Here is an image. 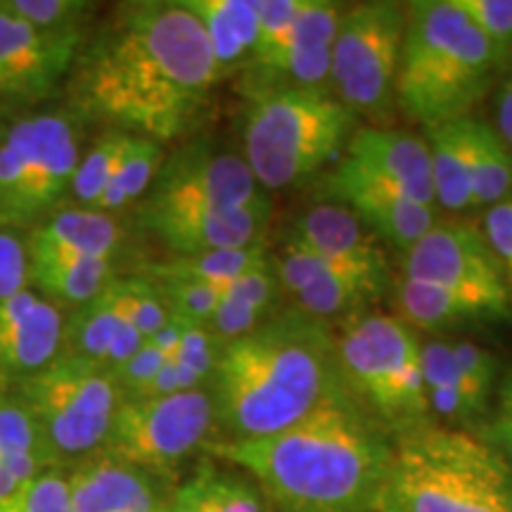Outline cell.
Returning <instances> with one entry per match:
<instances>
[{"instance_id":"44dd1931","label":"cell","mask_w":512,"mask_h":512,"mask_svg":"<svg viewBox=\"0 0 512 512\" xmlns=\"http://www.w3.org/2000/svg\"><path fill=\"white\" fill-rule=\"evenodd\" d=\"M268 219L271 202L268 197H261L238 209L171 216L147 223L145 228L169 249V254H200L261 245Z\"/></svg>"},{"instance_id":"484cf974","label":"cell","mask_w":512,"mask_h":512,"mask_svg":"<svg viewBox=\"0 0 512 512\" xmlns=\"http://www.w3.org/2000/svg\"><path fill=\"white\" fill-rule=\"evenodd\" d=\"M465 145L472 178V204L494 207L512 195V147L494 126L465 117Z\"/></svg>"},{"instance_id":"8992f818","label":"cell","mask_w":512,"mask_h":512,"mask_svg":"<svg viewBox=\"0 0 512 512\" xmlns=\"http://www.w3.org/2000/svg\"><path fill=\"white\" fill-rule=\"evenodd\" d=\"M356 117L330 91L271 86L249 100L242 159L261 190L309 181L347 150Z\"/></svg>"},{"instance_id":"e0dca14e","label":"cell","mask_w":512,"mask_h":512,"mask_svg":"<svg viewBox=\"0 0 512 512\" xmlns=\"http://www.w3.org/2000/svg\"><path fill=\"white\" fill-rule=\"evenodd\" d=\"M64 316L34 290L0 299V389L8 394L60 356Z\"/></svg>"},{"instance_id":"7dc6e473","label":"cell","mask_w":512,"mask_h":512,"mask_svg":"<svg viewBox=\"0 0 512 512\" xmlns=\"http://www.w3.org/2000/svg\"><path fill=\"white\" fill-rule=\"evenodd\" d=\"M486 441L496 448L512 467V370L498 384V408L491 420Z\"/></svg>"},{"instance_id":"74e56055","label":"cell","mask_w":512,"mask_h":512,"mask_svg":"<svg viewBox=\"0 0 512 512\" xmlns=\"http://www.w3.org/2000/svg\"><path fill=\"white\" fill-rule=\"evenodd\" d=\"M150 283H155L169 316L183 320V323L207 325L209 328L211 318L219 309L221 287L188 283V280H150Z\"/></svg>"},{"instance_id":"cb8c5ba5","label":"cell","mask_w":512,"mask_h":512,"mask_svg":"<svg viewBox=\"0 0 512 512\" xmlns=\"http://www.w3.org/2000/svg\"><path fill=\"white\" fill-rule=\"evenodd\" d=\"M29 290L50 304L81 306L112 283V261L67 259V256H27Z\"/></svg>"},{"instance_id":"4dcf8cb0","label":"cell","mask_w":512,"mask_h":512,"mask_svg":"<svg viewBox=\"0 0 512 512\" xmlns=\"http://www.w3.org/2000/svg\"><path fill=\"white\" fill-rule=\"evenodd\" d=\"M396 304H399L401 313L399 318L413 330L439 332L453 328V325L482 320L470 304L453 292L413 278H403L396 285Z\"/></svg>"},{"instance_id":"8fae6325","label":"cell","mask_w":512,"mask_h":512,"mask_svg":"<svg viewBox=\"0 0 512 512\" xmlns=\"http://www.w3.org/2000/svg\"><path fill=\"white\" fill-rule=\"evenodd\" d=\"M403 278L453 292L482 318H501L510 306V285L484 233L470 223L437 221L403 252Z\"/></svg>"},{"instance_id":"f1b7e54d","label":"cell","mask_w":512,"mask_h":512,"mask_svg":"<svg viewBox=\"0 0 512 512\" xmlns=\"http://www.w3.org/2000/svg\"><path fill=\"white\" fill-rule=\"evenodd\" d=\"M271 256L264 245L240 249H214L200 254H169V259L152 264L143 273L150 280H188V283H207L223 287L252 268L266 264Z\"/></svg>"},{"instance_id":"7bdbcfd3","label":"cell","mask_w":512,"mask_h":512,"mask_svg":"<svg viewBox=\"0 0 512 512\" xmlns=\"http://www.w3.org/2000/svg\"><path fill=\"white\" fill-rule=\"evenodd\" d=\"M302 5L304 0H259V41L252 64L264 60L283 43Z\"/></svg>"},{"instance_id":"d4e9b609","label":"cell","mask_w":512,"mask_h":512,"mask_svg":"<svg viewBox=\"0 0 512 512\" xmlns=\"http://www.w3.org/2000/svg\"><path fill=\"white\" fill-rule=\"evenodd\" d=\"M50 470L29 413L12 394H0V501Z\"/></svg>"},{"instance_id":"ee69618b","label":"cell","mask_w":512,"mask_h":512,"mask_svg":"<svg viewBox=\"0 0 512 512\" xmlns=\"http://www.w3.org/2000/svg\"><path fill=\"white\" fill-rule=\"evenodd\" d=\"M166 361H169V358L145 339V344L138 349V354H133L124 366L112 373L114 382H117L121 392V399H136V396L143 394V389L155 380Z\"/></svg>"},{"instance_id":"5bb4252c","label":"cell","mask_w":512,"mask_h":512,"mask_svg":"<svg viewBox=\"0 0 512 512\" xmlns=\"http://www.w3.org/2000/svg\"><path fill=\"white\" fill-rule=\"evenodd\" d=\"M86 31L36 29L0 10V100H46L64 86Z\"/></svg>"},{"instance_id":"d6a6232c","label":"cell","mask_w":512,"mask_h":512,"mask_svg":"<svg viewBox=\"0 0 512 512\" xmlns=\"http://www.w3.org/2000/svg\"><path fill=\"white\" fill-rule=\"evenodd\" d=\"M131 140H133L131 133L112 131L110 128V131L95 140L91 150L81 157L79 166H76L72 190H69V195L79 202V207L83 209L98 207L102 192L107 190V185L112 183V178L117 176L121 162H124Z\"/></svg>"},{"instance_id":"ffe728a7","label":"cell","mask_w":512,"mask_h":512,"mask_svg":"<svg viewBox=\"0 0 512 512\" xmlns=\"http://www.w3.org/2000/svg\"><path fill=\"white\" fill-rule=\"evenodd\" d=\"M67 486L72 512H169L155 477L102 453L74 465Z\"/></svg>"},{"instance_id":"4316f807","label":"cell","mask_w":512,"mask_h":512,"mask_svg":"<svg viewBox=\"0 0 512 512\" xmlns=\"http://www.w3.org/2000/svg\"><path fill=\"white\" fill-rule=\"evenodd\" d=\"M430 147L434 202L448 211L472 209V178L465 145V117L425 128Z\"/></svg>"},{"instance_id":"7402d4cb","label":"cell","mask_w":512,"mask_h":512,"mask_svg":"<svg viewBox=\"0 0 512 512\" xmlns=\"http://www.w3.org/2000/svg\"><path fill=\"white\" fill-rule=\"evenodd\" d=\"M121 242V228L112 214L69 207L50 214L31 228L24 240L27 256H67V259L112 261Z\"/></svg>"},{"instance_id":"8d00e7d4","label":"cell","mask_w":512,"mask_h":512,"mask_svg":"<svg viewBox=\"0 0 512 512\" xmlns=\"http://www.w3.org/2000/svg\"><path fill=\"white\" fill-rule=\"evenodd\" d=\"M93 8L81 0H0V10L46 31H86Z\"/></svg>"},{"instance_id":"ba28073f","label":"cell","mask_w":512,"mask_h":512,"mask_svg":"<svg viewBox=\"0 0 512 512\" xmlns=\"http://www.w3.org/2000/svg\"><path fill=\"white\" fill-rule=\"evenodd\" d=\"M337 337V358L349 394L396 434L430 422L422 342L399 316H361Z\"/></svg>"},{"instance_id":"f6af8a7d","label":"cell","mask_w":512,"mask_h":512,"mask_svg":"<svg viewBox=\"0 0 512 512\" xmlns=\"http://www.w3.org/2000/svg\"><path fill=\"white\" fill-rule=\"evenodd\" d=\"M484 238L489 242L491 252L496 254V259L501 261L505 275H508L512 297V195L508 200L486 209Z\"/></svg>"},{"instance_id":"e575fe53","label":"cell","mask_w":512,"mask_h":512,"mask_svg":"<svg viewBox=\"0 0 512 512\" xmlns=\"http://www.w3.org/2000/svg\"><path fill=\"white\" fill-rule=\"evenodd\" d=\"M344 5L332 3V0H304L302 10L294 19L292 29L287 31L278 48L261 62L271 60L280 50H316V48H332L335 43L339 22H342ZM254 62V64H261Z\"/></svg>"},{"instance_id":"f35d334b","label":"cell","mask_w":512,"mask_h":512,"mask_svg":"<svg viewBox=\"0 0 512 512\" xmlns=\"http://www.w3.org/2000/svg\"><path fill=\"white\" fill-rule=\"evenodd\" d=\"M0 512H72L67 475L62 470H43L15 494L0 501Z\"/></svg>"},{"instance_id":"2e32d148","label":"cell","mask_w":512,"mask_h":512,"mask_svg":"<svg viewBox=\"0 0 512 512\" xmlns=\"http://www.w3.org/2000/svg\"><path fill=\"white\" fill-rule=\"evenodd\" d=\"M330 202L342 204L377 240H387L403 254L437 223V207H425L389 188L349 157L320 183Z\"/></svg>"},{"instance_id":"bcb514c9","label":"cell","mask_w":512,"mask_h":512,"mask_svg":"<svg viewBox=\"0 0 512 512\" xmlns=\"http://www.w3.org/2000/svg\"><path fill=\"white\" fill-rule=\"evenodd\" d=\"M27 252L24 240L12 235L10 230H0V299L27 290Z\"/></svg>"},{"instance_id":"d590c367","label":"cell","mask_w":512,"mask_h":512,"mask_svg":"<svg viewBox=\"0 0 512 512\" xmlns=\"http://www.w3.org/2000/svg\"><path fill=\"white\" fill-rule=\"evenodd\" d=\"M110 292L114 302L119 304L121 313L128 323H133L143 332V337H152L169 320V311L159 297L155 283L143 278V275H131V278H112Z\"/></svg>"},{"instance_id":"f546056e","label":"cell","mask_w":512,"mask_h":512,"mask_svg":"<svg viewBox=\"0 0 512 512\" xmlns=\"http://www.w3.org/2000/svg\"><path fill=\"white\" fill-rule=\"evenodd\" d=\"M124 323V313L114 302L110 285H107L98 297L76 306L72 316L64 320L60 356L81 358V361L98 363L105 368L107 351Z\"/></svg>"},{"instance_id":"ab89813d","label":"cell","mask_w":512,"mask_h":512,"mask_svg":"<svg viewBox=\"0 0 512 512\" xmlns=\"http://www.w3.org/2000/svg\"><path fill=\"white\" fill-rule=\"evenodd\" d=\"M451 349L453 356H456L460 375H463L467 394L472 399V406L479 415H484L498 380L496 356L475 342H451Z\"/></svg>"},{"instance_id":"7c38bea8","label":"cell","mask_w":512,"mask_h":512,"mask_svg":"<svg viewBox=\"0 0 512 512\" xmlns=\"http://www.w3.org/2000/svg\"><path fill=\"white\" fill-rule=\"evenodd\" d=\"M266 197L242 155L209 145H188L164 157L147 190L140 223L171 219L202 211L238 209Z\"/></svg>"},{"instance_id":"d6986e66","label":"cell","mask_w":512,"mask_h":512,"mask_svg":"<svg viewBox=\"0 0 512 512\" xmlns=\"http://www.w3.org/2000/svg\"><path fill=\"white\" fill-rule=\"evenodd\" d=\"M285 245L304 249L328 264L389 278L380 242L342 204L325 202L299 216Z\"/></svg>"},{"instance_id":"7a4b0ae2","label":"cell","mask_w":512,"mask_h":512,"mask_svg":"<svg viewBox=\"0 0 512 512\" xmlns=\"http://www.w3.org/2000/svg\"><path fill=\"white\" fill-rule=\"evenodd\" d=\"M207 451L240 467L278 512H375L392 439L347 394L283 432L214 441Z\"/></svg>"},{"instance_id":"6da1fadb","label":"cell","mask_w":512,"mask_h":512,"mask_svg":"<svg viewBox=\"0 0 512 512\" xmlns=\"http://www.w3.org/2000/svg\"><path fill=\"white\" fill-rule=\"evenodd\" d=\"M219 79L202 24L181 0H133L86 34L64 86L74 117L164 143L188 131Z\"/></svg>"},{"instance_id":"3957f363","label":"cell","mask_w":512,"mask_h":512,"mask_svg":"<svg viewBox=\"0 0 512 512\" xmlns=\"http://www.w3.org/2000/svg\"><path fill=\"white\" fill-rule=\"evenodd\" d=\"M209 392L216 425L240 441L283 432L349 389L335 332L292 309L223 344Z\"/></svg>"},{"instance_id":"ac0fdd59","label":"cell","mask_w":512,"mask_h":512,"mask_svg":"<svg viewBox=\"0 0 512 512\" xmlns=\"http://www.w3.org/2000/svg\"><path fill=\"white\" fill-rule=\"evenodd\" d=\"M351 162L380 178L408 200L437 207L432 185L430 147L425 138L384 126H361L351 133L347 155Z\"/></svg>"},{"instance_id":"4fadbf2b","label":"cell","mask_w":512,"mask_h":512,"mask_svg":"<svg viewBox=\"0 0 512 512\" xmlns=\"http://www.w3.org/2000/svg\"><path fill=\"white\" fill-rule=\"evenodd\" d=\"M24 166L19 219H38L72 190L81 162L76 117L69 112H43L19 119L8 131Z\"/></svg>"},{"instance_id":"603a6c76","label":"cell","mask_w":512,"mask_h":512,"mask_svg":"<svg viewBox=\"0 0 512 512\" xmlns=\"http://www.w3.org/2000/svg\"><path fill=\"white\" fill-rule=\"evenodd\" d=\"M202 24L221 79L254 60L259 41V0H181Z\"/></svg>"},{"instance_id":"9a60e30c","label":"cell","mask_w":512,"mask_h":512,"mask_svg":"<svg viewBox=\"0 0 512 512\" xmlns=\"http://www.w3.org/2000/svg\"><path fill=\"white\" fill-rule=\"evenodd\" d=\"M271 266L280 290L292 299L294 309L323 323L377 302L389 287V278L384 275L328 264L290 245L271 256Z\"/></svg>"},{"instance_id":"83f0119b","label":"cell","mask_w":512,"mask_h":512,"mask_svg":"<svg viewBox=\"0 0 512 512\" xmlns=\"http://www.w3.org/2000/svg\"><path fill=\"white\" fill-rule=\"evenodd\" d=\"M422 380L430 413L444 420L446 427L470 425L479 418L458 370L451 342L432 339L422 344Z\"/></svg>"},{"instance_id":"5b68a950","label":"cell","mask_w":512,"mask_h":512,"mask_svg":"<svg viewBox=\"0 0 512 512\" xmlns=\"http://www.w3.org/2000/svg\"><path fill=\"white\" fill-rule=\"evenodd\" d=\"M375 512H512V467L484 437L425 422L392 439Z\"/></svg>"},{"instance_id":"277c9868","label":"cell","mask_w":512,"mask_h":512,"mask_svg":"<svg viewBox=\"0 0 512 512\" xmlns=\"http://www.w3.org/2000/svg\"><path fill=\"white\" fill-rule=\"evenodd\" d=\"M503 53L453 0L406 5L394 102L425 128L470 117Z\"/></svg>"},{"instance_id":"52a82bcc","label":"cell","mask_w":512,"mask_h":512,"mask_svg":"<svg viewBox=\"0 0 512 512\" xmlns=\"http://www.w3.org/2000/svg\"><path fill=\"white\" fill-rule=\"evenodd\" d=\"M15 399L34 422L50 467L79 465L105 446L121 392L98 363L57 356L15 384Z\"/></svg>"},{"instance_id":"30bf717a","label":"cell","mask_w":512,"mask_h":512,"mask_svg":"<svg viewBox=\"0 0 512 512\" xmlns=\"http://www.w3.org/2000/svg\"><path fill=\"white\" fill-rule=\"evenodd\" d=\"M214 425L209 387L155 399H121L100 453L152 477L169 475L207 444Z\"/></svg>"},{"instance_id":"60d3db41","label":"cell","mask_w":512,"mask_h":512,"mask_svg":"<svg viewBox=\"0 0 512 512\" xmlns=\"http://www.w3.org/2000/svg\"><path fill=\"white\" fill-rule=\"evenodd\" d=\"M221 349H223L221 339L216 337L207 325L185 323L183 339L181 344H178L176 354L171 356V361H176L178 366L190 370L192 375L200 377V380L209 387L216 361H219L221 356Z\"/></svg>"},{"instance_id":"9c48e42d","label":"cell","mask_w":512,"mask_h":512,"mask_svg":"<svg viewBox=\"0 0 512 512\" xmlns=\"http://www.w3.org/2000/svg\"><path fill=\"white\" fill-rule=\"evenodd\" d=\"M406 5L368 0L344 8L332 43L330 93L354 117L384 119L396 105Z\"/></svg>"},{"instance_id":"b9f144b4","label":"cell","mask_w":512,"mask_h":512,"mask_svg":"<svg viewBox=\"0 0 512 512\" xmlns=\"http://www.w3.org/2000/svg\"><path fill=\"white\" fill-rule=\"evenodd\" d=\"M453 3L501 53L512 48V0H453Z\"/></svg>"},{"instance_id":"836d02e7","label":"cell","mask_w":512,"mask_h":512,"mask_svg":"<svg viewBox=\"0 0 512 512\" xmlns=\"http://www.w3.org/2000/svg\"><path fill=\"white\" fill-rule=\"evenodd\" d=\"M202 512H266L261 491L252 479L204 465L190 477Z\"/></svg>"},{"instance_id":"1f68e13d","label":"cell","mask_w":512,"mask_h":512,"mask_svg":"<svg viewBox=\"0 0 512 512\" xmlns=\"http://www.w3.org/2000/svg\"><path fill=\"white\" fill-rule=\"evenodd\" d=\"M162 162H164L162 143L133 136L117 176L112 178V183L107 185L105 192H102L95 211L114 214V211L126 209L128 204L138 202L140 197H145L152 181H155Z\"/></svg>"},{"instance_id":"681fc988","label":"cell","mask_w":512,"mask_h":512,"mask_svg":"<svg viewBox=\"0 0 512 512\" xmlns=\"http://www.w3.org/2000/svg\"><path fill=\"white\" fill-rule=\"evenodd\" d=\"M169 512H202L200 498H197L195 484L192 479L178 486V489L169 498Z\"/></svg>"},{"instance_id":"c3c4849f","label":"cell","mask_w":512,"mask_h":512,"mask_svg":"<svg viewBox=\"0 0 512 512\" xmlns=\"http://www.w3.org/2000/svg\"><path fill=\"white\" fill-rule=\"evenodd\" d=\"M496 131L512 147V69L503 79L496 98Z\"/></svg>"},{"instance_id":"f907efd6","label":"cell","mask_w":512,"mask_h":512,"mask_svg":"<svg viewBox=\"0 0 512 512\" xmlns=\"http://www.w3.org/2000/svg\"><path fill=\"white\" fill-rule=\"evenodd\" d=\"M0 394H3V389H0Z\"/></svg>"}]
</instances>
